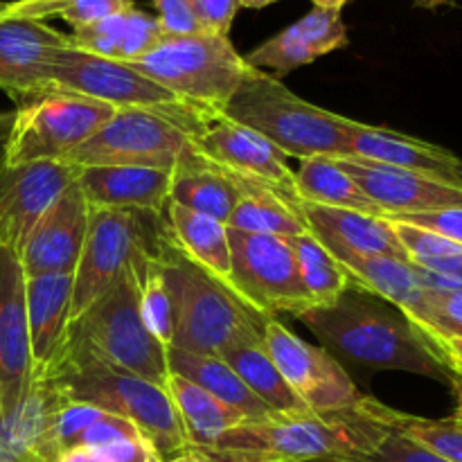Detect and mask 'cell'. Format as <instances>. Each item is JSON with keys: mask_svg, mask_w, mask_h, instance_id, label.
<instances>
[{"mask_svg": "<svg viewBox=\"0 0 462 462\" xmlns=\"http://www.w3.org/2000/svg\"><path fill=\"white\" fill-rule=\"evenodd\" d=\"M386 431L373 397L361 395L350 409H300L246 420L199 456L208 462H361Z\"/></svg>", "mask_w": 462, "mask_h": 462, "instance_id": "obj_1", "label": "cell"}, {"mask_svg": "<svg viewBox=\"0 0 462 462\" xmlns=\"http://www.w3.org/2000/svg\"><path fill=\"white\" fill-rule=\"evenodd\" d=\"M300 320L320 341L356 364L451 379L404 311L365 289H347L332 305L305 311Z\"/></svg>", "mask_w": 462, "mask_h": 462, "instance_id": "obj_2", "label": "cell"}, {"mask_svg": "<svg viewBox=\"0 0 462 462\" xmlns=\"http://www.w3.org/2000/svg\"><path fill=\"white\" fill-rule=\"evenodd\" d=\"M45 377H52L68 400L86 402L135 424L161 460L189 454L179 411L161 383L111 368L68 338Z\"/></svg>", "mask_w": 462, "mask_h": 462, "instance_id": "obj_3", "label": "cell"}, {"mask_svg": "<svg viewBox=\"0 0 462 462\" xmlns=\"http://www.w3.org/2000/svg\"><path fill=\"white\" fill-rule=\"evenodd\" d=\"M174 305L170 347L194 355L221 356L239 338L262 334L264 319L246 305L228 284L189 262L170 235L162 246Z\"/></svg>", "mask_w": 462, "mask_h": 462, "instance_id": "obj_4", "label": "cell"}, {"mask_svg": "<svg viewBox=\"0 0 462 462\" xmlns=\"http://www.w3.org/2000/svg\"><path fill=\"white\" fill-rule=\"evenodd\" d=\"M226 120L255 131L293 158L350 156L346 117L298 97L278 77L257 70L224 108Z\"/></svg>", "mask_w": 462, "mask_h": 462, "instance_id": "obj_5", "label": "cell"}, {"mask_svg": "<svg viewBox=\"0 0 462 462\" xmlns=\"http://www.w3.org/2000/svg\"><path fill=\"white\" fill-rule=\"evenodd\" d=\"M131 66L192 104L210 122L224 116L235 93L257 72L235 50L230 36L212 34L162 39Z\"/></svg>", "mask_w": 462, "mask_h": 462, "instance_id": "obj_6", "label": "cell"}, {"mask_svg": "<svg viewBox=\"0 0 462 462\" xmlns=\"http://www.w3.org/2000/svg\"><path fill=\"white\" fill-rule=\"evenodd\" d=\"M68 341L86 347L102 364L122 373H131L161 386L170 379L167 347L149 332L140 314L134 266L113 284L111 291L72 320Z\"/></svg>", "mask_w": 462, "mask_h": 462, "instance_id": "obj_7", "label": "cell"}, {"mask_svg": "<svg viewBox=\"0 0 462 462\" xmlns=\"http://www.w3.org/2000/svg\"><path fill=\"white\" fill-rule=\"evenodd\" d=\"M50 79L54 88L72 90V93L99 99L116 108L156 113L183 126L194 138L210 125V120L199 108H194L192 104L180 99L158 81L149 79L131 63L97 57L72 45L54 54Z\"/></svg>", "mask_w": 462, "mask_h": 462, "instance_id": "obj_8", "label": "cell"}, {"mask_svg": "<svg viewBox=\"0 0 462 462\" xmlns=\"http://www.w3.org/2000/svg\"><path fill=\"white\" fill-rule=\"evenodd\" d=\"M165 237V215L90 208L88 233L72 273L70 319H79L104 293L111 291L135 260L161 248Z\"/></svg>", "mask_w": 462, "mask_h": 462, "instance_id": "obj_9", "label": "cell"}, {"mask_svg": "<svg viewBox=\"0 0 462 462\" xmlns=\"http://www.w3.org/2000/svg\"><path fill=\"white\" fill-rule=\"evenodd\" d=\"M116 113L117 108L106 102L54 88L14 111V125L0 158L7 165L66 161Z\"/></svg>", "mask_w": 462, "mask_h": 462, "instance_id": "obj_10", "label": "cell"}, {"mask_svg": "<svg viewBox=\"0 0 462 462\" xmlns=\"http://www.w3.org/2000/svg\"><path fill=\"white\" fill-rule=\"evenodd\" d=\"M228 239L233 289L251 310L264 319H275L278 314L300 319L305 311L314 310L287 239L230 228Z\"/></svg>", "mask_w": 462, "mask_h": 462, "instance_id": "obj_11", "label": "cell"}, {"mask_svg": "<svg viewBox=\"0 0 462 462\" xmlns=\"http://www.w3.org/2000/svg\"><path fill=\"white\" fill-rule=\"evenodd\" d=\"M194 135L156 113L117 108L116 116L81 147L68 162L77 167H158L174 170Z\"/></svg>", "mask_w": 462, "mask_h": 462, "instance_id": "obj_12", "label": "cell"}, {"mask_svg": "<svg viewBox=\"0 0 462 462\" xmlns=\"http://www.w3.org/2000/svg\"><path fill=\"white\" fill-rule=\"evenodd\" d=\"M262 341L305 409L341 411L361 400L350 374L325 347L302 341L278 319L266 320Z\"/></svg>", "mask_w": 462, "mask_h": 462, "instance_id": "obj_13", "label": "cell"}, {"mask_svg": "<svg viewBox=\"0 0 462 462\" xmlns=\"http://www.w3.org/2000/svg\"><path fill=\"white\" fill-rule=\"evenodd\" d=\"M79 170L68 161L7 165L0 158V248L21 255L34 226L75 183Z\"/></svg>", "mask_w": 462, "mask_h": 462, "instance_id": "obj_14", "label": "cell"}, {"mask_svg": "<svg viewBox=\"0 0 462 462\" xmlns=\"http://www.w3.org/2000/svg\"><path fill=\"white\" fill-rule=\"evenodd\" d=\"M70 36L45 21L0 14V90L21 104L54 90L50 66Z\"/></svg>", "mask_w": 462, "mask_h": 462, "instance_id": "obj_15", "label": "cell"}, {"mask_svg": "<svg viewBox=\"0 0 462 462\" xmlns=\"http://www.w3.org/2000/svg\"><path fill=\"white\" fill-rule=\"evenodd\" d=\"M32 383L25 273L9 248H0V422L16 413Z\"/></svg>", "mask_w": 462, "mask_h": 462, "instance_id": "obj_16", "label": "cell"}, {"mask_svg": "<svg viewBox=\"0 0 462 462\" xmlns=\"http://www.w3.org/2000/svg\"><path fill=\"white\" fill-rule=\"evenodd\" d=\"M194 144L208 161L230 174L266 185L287 201H300L296 192V171L289 167L287 156L255 131L219 117L194 138Z\"/></svg>", "mask_w": 462, "mask_h": 462, "instance_id": "obj_17", "label": "cell"}, {"mask_svg": "<svg viewBox=\"0 0 462 462\" xmlns=\"http://www.w3.org/2000/svg\"><path fill=\"white\" fill-rule=\"evenodd\" d=\"M334 162L359 183V188L373 199L383 217L462 208L460 185L356 156H337Z\"/></svg>", "mask_w": 462, "mask_h": 462, "instance_id": "obj_18", "label": "cell"}, {"mask_svg": "<svg viewBox=\"0 0 462 462\" xmlns=\"http://www.w3.org/2000/svg\"><path fill=\"white\" fill-rule=\"evenodd\" d=\"M90 206L75 183L45 210L23 246L25 278L52 273H75L88 233Z\"/></svg>", "mask_w": 462, "mask_h": 462, "instance_id": "obj_19", "label": "cell"}, {"mask_svg": "<svg viewBox=\"0 0 462 462\" xmlns=\"http://www.w3.org/2000/svg\"><path fill=\"white\" fill-rule=\"evenodd\" d=\"M296 208L307 230L337 260L347 262L352 257L386 255L411 262L404 246L383 217L343 210V208L316 206V203L307 201H298Z\"/></svg>", "mask_w": 462, "mask_h": 462, "instance_id": "obj_20", "label": "cell"}, {"mask_svg": "<svg viewBox=\"0 0 462 462\" xmlns=\"http://www.w3.org/2000/svg\"><path fill=\"white\" fill-rule=\"evenodd\" d=\"M346 134L350 156L418 171L462 188V158L449 149L382 126L364 125L350 117H346Z\"/></svg>", "mask_w": 462, "mask_h": 462, "instance_id": "obj_21", "label": "cell"}, {"mask_svg": "<svg viewBox=\"0 0 462 462\" xmlns=\"http://www.w3.org/2000/svg\"><path fill=\"white\" fill-rule=\"evenodd\" d=\"M347 45V27L341 12L314 7L307 16L289 25L257 45L246 61L257 70H273L275 77H284L296 68L310 66L319 57Z\"/></svg>", "mask_w": 462, "mask_h": 462, "instance_id": "obj_22", "label": "cell"}, {"mask_svg": "<svg viewBox=\"0 0 462 462\" xmlns=\"http://www.w3.org/2000/svg\"><path fill=\"white\" fill-rule=\"evenodd\" d=\"M174 170L158 167H81L77 176L81 194L93 210H143L165 215L170 206Z\"/></svg>", "mask_w": 462, "mask_h": 462, "instance_id": "obj_23", "label": "cell"}, {"mask_svg": "<svg viewBox=\"0 0 462 462\" xmlns=\"http://www.w3.org/2000/svg\"><path fill=\"white\" fill-rule=\"evenodd\" d=\"M72 273H52L25 278L27 328H30L32 379L48 374L66 346L70 329Z\"/></svg>", "mask_w": 462, "mask_h": 462, "instance_id": "obj_24", "label": "cell"}, {"mask_svg": "<svg viewBox=\"0 0 462 462\" xmlns=\"http://www.w3.org/2000/svg\"><path fill=\"white\" fill-rule=\"evenodd\" d=\"M239 201V189L224 167L208 161L197 144H189L179 158L171 179L170 203L201 212L217 221H228Z\"/></svg>", "mask_w": 462, "mask_h": 462, "instance_id": "obj_25", "label": "cell"}, {"mask_svg": "<svg viewBox=\"0 0 462 462\" xmlns=\"http://www.w3.org/2000/svg\"><path fill=\"white\" fill-rule=\"evenodd\" d=\"M68 36L72 48L125 63L138 61L165 39L158 18L135 5L93 25L72 30Z\"/></svg>", "mask_w": 462, "mask_h": 462, "instance_id": "obj_26", "label": "cell"}, {"mask_svg": "<svg viewBox=\"0 0 462 462\" xmlns=\"http://www.w3.org/2000/svg\"><path fill=\"white\" fill-rule=\"evenodd\" d=\"M165 224L170 242L199 269L208 271L233 289V266H230L228 226L201 212L188 210L170 203L165 210ZM235 291V289H233Z\"/></svg>", "mask_w": 462, "mask_h": 462, "instance_id": "obj_27", "label": "cell"}, {"mask_svg": "<svg viewBox=\"0 0 462 462\" xmlns=\"http://www.w3.org/2000/svg\"><path fill=\"white\" fill-rule=\"evenodd\" d=\"M176 411H179L180 424H183L185 438L189 442V451L206 454L210 451L230 429L246 422L242 413L233 406L224 404L215 395L199 388L188 379L171 374L165 383Z\"/></svg>", "mask_w": 462, "mask_h": 462, "instance_id": "obj_28", "label": "cell"}, {"mask_svg": "<svg viewBox=\"0 0 462 462\" xmlns=\"http://www.w3.org/2000/svg\"><path fill=\"white\" fill-rule=\"evenodd\" d=\"M167 364L170 373L197 383L206 393L215 395L224 404L233 406L246 420H260L264 415L273 413L262 400H257L246 383L239 379V374L226 364L221 356L215 355H194L170 347L167 350Z\"/></svg>", "mask_w": 462, "mask_h": 462, "instance_id": "obj_29", "label": "cell"}, {"mask_svg": "<svg viewBox=\"0 0 462 462\" xmlns=\"http://www.w3.org/2000/svg\"><path fill=\"white\" fill-rule=\"evenodd\" d=\"M230 174V171H228ZM233 176L235 185L239 189V201L235 206L233 215L226 221L230 230H242V233H260V235H278V237H296L307 233V226L302 217L298 215V203L287 201L282 194L255 180Z\"/></svg>", "mask_w": 462, "mask_h": 462, "instance_id": "obj_30", "label": "cell"}, {"mask_svg": "<svg viewBox=\"0 0 462 462\" xmlns=\"http://www.w3.org/2000/svg\"><path fill=\"white\" fill-rule=\"evenodd\" d=\"M221 359L239 374L248 391L257 400L264 402L273 413H291V411L305 409V404L284 382L282 373L262 341V334L239 338L221 355Z\"/></svg>", "mask_w": 462, "mask_h": 462, "instance_id": "obj_31", "label": "cell"}, {"mask_svg": "<svg viewBox=\"0 0 462 462\" xmlns=\"http://www.w3.org/2000/svg\"><path fill=\"white\" fill-rule=\"evenodd\" d=\"M296 192L300 201L316 203V206L343 208V210L383 217L373 199L359 188V183L346 170L334 162V158L316 156L300 161V167L296 171Z\"/></svg>", "mask_w": 462, "mask_h": 462, "instance_id": "obj_32", "label": "cell"}, {"mask_svg": "<svg viewBox=\"0 0 462 462\" xmlns=\"http://www.w3.org/2000/svg\"><path fill=\"white\" fill-rule=\"evenodd\" d=\"M287 242L291 246L293 257H296L302 287H305L314 307L332 305L347 289L359 287V282L346 269V264L337 260L310 230L296 235V237H287Z\"/></svg>", "mask_w": 462, "mask_h": 462, "instance_id": "obj_33", "label": "cell"}, {"mask_svg": "<svg viewBox=\"0 0 462 462\" xmlns=\"http://www.w3.org/2000/svg\"><path fill=\"white\" fill-rule=\"evenodd\" d=\"M343 264L355 275L361 289L400 307L402 311L411 310L427 291L413 262L386 255H370L352 257Z\"/></svg>", "mask_w": 462, "mask_h": 462, "instance_id": "obj_34", "label": "cell"}, {"mask_svg": "<svg viewBox=\"0 0 462 462\" xmlns=\"http://www.w3.org/2000/svg\"><path fill=\"white\" fill-rule=\"evenodd\" d=\"M373 411L386 427L397 429L413 438L415 442L424 445L427 449L436 451L449 462H462V424L449 420H427L415 418V415L402 413V411L391 409L373 397Z\"/></svg>", "mask_w": 462, "mask_h": 462, "instance_id": "obj_35", "label": "cell"}, {"mask_svg": "<svg viewBox=\"0 0 462 462\" xmlns=\"http://www.w3.org/2000/svg\"><path fill=\"white\" fill-rule=\"evenodd\" d=\"M129 7H134L131 0H54V3L43 5H18L12 0L3 14L36 18V21L61 18L68 25H72V30H79V27L93 25V23L104 21V18L125 12Z\"/></svg>", "mask_w": 462, "mask_h": 462, "instance_id": "obj_36", "label": "cell"}, {"mask_svg": "<svg viewBox=\"0 0 462 462\" xmlns=\"http://www.w3.org/2000/svg\"><path fill=\"white\" fill-rule=\"evenodd\" d=\"M404 314L427 338L462 341V291L427 289Z\"/></svg>", "mask_w": 462, "mask_h": 462, "instance_id": "obj_37", "label": "cell"}, {"mask_svg": "<svg viewBox=\"0 0 462 462\" xmlns=\"http://www.w3.org/2000/svg\"><path fill=\"white\" fill-rule=\"evenodd\" d=\"M361 462H449L436 451L427 449L424 445L415 442L406 433L388 427L386 436L379 440V445L370 451Z\"/></svg>", "mask_w": 462, "mask_h": 462, "instance_id": "obj_38", "label": "cell"}, {"mask_svg": "<svg viewBox=\"0 0 462 462\" xmlns=\"http://www.w3.org/2000/svg\"><path fill=\"white\" fill-rule=\"evenodd\" d=\"M158 9V25L165 39L203 34L192 0H153Z\"/></svg>", "mask_w": 462, "mask_h": 462, "instance_id": "obj_39", "label": "cell"}, {"mask_svg": "<svg viewBox=\"0 0 462 462\" xmlns=\"http://www.w3.org/2000/svg\"><path fill=\"white\" fill-rule=\"evenodd\" d=\"M194 12L201 23L203 34L228 36L235 16L239 12V0H192Z\"/></svg>", "mask_w": 462, "mask_h": 462, "instance_id": "obj_40", "label": "cell"}, {"mask_svg": "<svg viewBox=\"0 0 462 462\" xmlns=\"http://www.w3.org/2000/svg\"><path fill=\"white\" fill-rule=\"evenodd\" d=\"M383 219L404 221V224L420 226L431 233L442 235V237L451 239V242L462 246V208H449V210H436V212H420V215H404V217H383Z\"/></svg>", "mask_w": 462, "mask_h": 462, "instance_id": "obj_41", "label": "cell"}, {"mask_svg": "<svg viewBox=\"0 0 462 462\" xmlns=\"http://www.w3.org/2000/svg\"><path fill=\"white\" fill-rule=\"evenodd\" d=\"M424 287L438 289V291H462V255L447 264L438 266L436 271H424L418 266Z\"/></svg>", "mask_w": 462, "mask_h": 462, "instance_id": "obj_42", "label": "cell"}, {"mask_svg": "<svg viewBox=\"0 0 462 462\" xmlns=\"http://www.w3.org/2000/svg\"><path fill=\"white\" fill-rule=\"evenodd\" d=\"M427 343L436 352L438 359L442 361V365L449 370L451 377L462 374V341H456V338H427Z\"/></svg>", "mask_w": 462, "mask_h": 462, "instance_id": "obj_43", "label": "cell"}, {"mask_svg": "<svg viewBox=\"0 0 462 462\" xmlns=\"http://www.w3.org/2000/svg\"><path fill=\"white\" fill-rule=\"evenodd\" d=\"M54 462H113L106 456H102L99 451L88 449V447H75V449L63 451Z\"/></svg>", "mask_w": 462, "mask_h": 462, "instance_id": "obj_44", "label": "cell"}, {"mask_svg": "<svg viewBox=\"0 0 462 462\" xmlns=\"http://www.w3.org/2000/svg\"><path fill=\"white\" fill-rule=\"evenodd\" d=\"M12 125H14V111H0V144H5V140H7Z\"/></svg>", "mask_w": 462, "mask_h": 462, "instance_id": "obj_45", "label": "cell"}, {"mask_svg": "<svg viewBox=\"0 0 462 462\" xmlns=\"http://www.w3.org/2000/svg\"><path fill=\"white\" fill-rule=\"evenodd\" d=\"M451 383H454V391L456 395H458V406H456L454 411V420L462 424V374H454V377H451Z\"/></svg>", "mask_w": 462, "mask_h": 462, "instance_id": "obj_46", "label": "cell"}, {"mask_svg": "<svg viewBox=\"0 0 462 462\" xmlns=\"http://www.w3.org/2000/svg\"><path fill=\"white\" fill-rule=\"evenodd\" d=\"M311 3H314V7L332 9V12H341V9L346 7L347 0H311Z\"/></svg>", "mask_w": 462, "mask_h": 462, "instance_id": "obj_47", "label": "cell"}, {"mask_svg": "<svg viewBox=\"0 0 462 462\" xmlns=\"http://www.w3.org/2000/svg\"><path fill=\"white\" fill-rule=\"evenodd\" d=\"M278 3V0H239V7H246V9H264L269 5Z\"/></svg>", "mask_w": 462, "mask_h": 462, "instance_id": "obj_48", "label": "cell"}, {"mask_svg": "<svg viewBox=\"0 0 462 462\" xmlns=\"http://www.w3.org/2000/svg\"><path fill=\"white\" fill-rule=\"evenodd\" d=\"M162 462H208L206 458H201L199 454H194V451H189V454H183V456H176V458L171 460H162Z\"/></svg>", "mask_w": 462, "mask_h": 462, "instance_id": "obj_49", "label": "cell"}, {"mask_svg": "<svg viewBox=\"0 0 462 462\" xmlns=\"http://www.w3.org/2000/svg\"><path fill=\"white\" fill-rule=\"evenodd\" d=\"M415 3H418L420 7H429V9H433V7H440V5H449V3H454V0H415Z\"/></svg>", "mask_w": 462, "mask_h": 462, "instance_id": "obj_50", "label": "cell"}, {"mask_svg": "<svg viewBox=\"0 0 462 462\" xmlns=\"http://www.w3.org/2000/svg\"><path fill=\"white\" fill-rule=\"evenodd\" d=\"M18 5H43V3H54V0H14Z\"/></svg>", "mask_w": 462, "mask_h": 462, "instance_id": "obj_51", "label": "cell"}, {"mask_svg": "<svg viewBox=\"0 0 462 462\" xmlns=\"http://www.w3.org/2000/svg\"><path fill=\"white\" fill-rule=\"evenodd\" d=\"M5 7H7V3H0V14L5 12Z\"/></svg>", "mask_w": 462, "mask_h": 462, "instance_id": "obj_52", "label": "cell"}]
</instances>
